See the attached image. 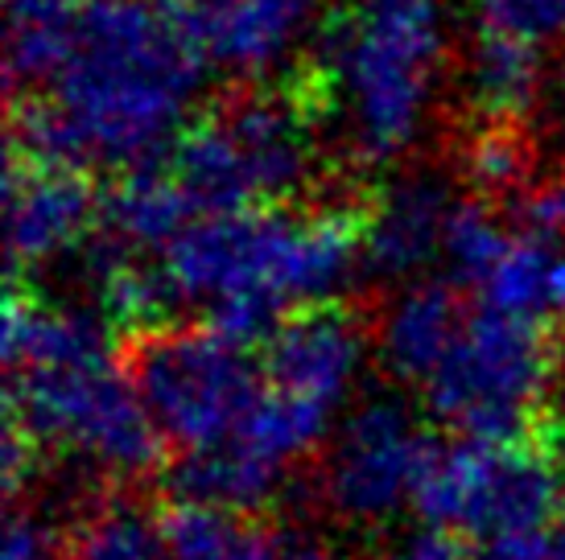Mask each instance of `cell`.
<instances>
[{
  "instance_id": "6da1fadb",
  "label": "cell",
  "mask_w": 565,
  "mask_h": 560,
  "mask_svg": "<svg viewBox=\"0 0 565 560\" xmlns=\"http://www.w3.org/2000/svg\"><path fill=\"white\" fill-rule=\"evenodd\" d=\"M203 75L206 58L158 0H92L79 50L46 99L83 173L87 165L125 173L178 144Z\"/></svg>"
},
{
  "instance_id": "7a4b0ae2",
  "label": "cell",
  "mask_w": 565,
  "mask_h": 560,
  "mask_svg": "<svg viewBox=\"0 0 565 560\" xmlns=\"http://www.w3.org/2000/svg\"><path fill=\"white\" fill-rule=\"evenodd\" d=\"M450 46V0H347L322 25L306 104H339L360 165L413 149Z\"/></svg>"
},
{
  "instance_id": "3957f363",
  "label": "cell",
  "mask_w": 565,
  "mask_h": 560,
  "mask_svg": "<svg viewBox=\"0 0 565 560\" xmlns=\"http://www.w3.org/2000/svg\"><path fill=\"white\" fill-rule=\"evenodd\" d=\"M553 371L557 346L550 326L479 305L467 313L455 351L422 391L429 412L458 429V437L483 445H524L550 437L536 417L553 388Z\"/></svg>"
},
{
  "instance_id": "277c9868",
  "label": "cell",
  "mask_w": 565,
  "mask_h": 560,
  "mask_svg": "<svg viewBox=\"0 0 565 560\" xmlns=\"http://www.w3.org/2000/svg\"><path fill=\"white\" fill-rule=\"evenodd\" d=\"M125 371L141 391L166 445L178 453L227 445L268 391L265 363L206 326H161L132 334Z\"/></svg>"
},
{
  "instance_id": "5b68a950",
  "label": "cell",
  "mask_w": 565,
  "mask_h": 560,
  "mask_svg": "<svg viewBox=\"0 0 565 560\" xmlns=\"http://www.w3.org/2000/svg\"><path fill=\"white\" fill-rule=\"evenodd\" d=\"M9 420L30 433L38 450H63L116 478L153 474L166 450L137 384L111 358L9 375Z\"/></svg>"
},
{
  "instance_id": "8992f818",
  "label": "cell",
  "mask_w": 565,
  "mask_h": 560,
  "mask_svg": "<svg viewBox=\"0 0 565 560\" xmlns=\"http://www.w3.org/2000/svg\"><path fill=\"white\" fill-rule=\"evenodd\" d=\"M429 433L396 396H367L339 424L322 470V495L351 524H380L408 507Z\"/></svg>"
},
{
  "instance_id": "52a82bcc",
  "label": "cell",
  "mask_w": 565,
  "mask_h": 560,
  "mask_svg": "<svg viewBox=\"0 0 565 560\" xmlns=\"http://www.w3.org/2000/svg\"><path fill=\"white\" fill-rule=\"evenodd\" d=\"M294 227H298V215H285L273 206L239 211V215H203L166 248L161 268L182 301L215 305L223 297L248 293V289L281 297V272L294 244Z\"/></svg>"
},
{
  "instance_id": "ba28073f",
  "label": "cell",
  "mask_w": 565,
  "mask_h": 560,
  "mask_svg": "<svg viewBox=\"0 0 565 560\" xmlns=\"http://www.w3.org/2000/svg\"><path fill=\"white\" fill-rule=\"evenodd\" d=\"M99 198L83 170H50L9 161L4 177V235L13 277L46 268L79 251L99 231Z\"/></svg>"
},
{
  "instance_id": "9c48e42d",
  "label": "cell",
  "mask_w": 565,
  "mask_h": 560,
  "mask_svg": "<svg viewBox=\"0 0 565 560\" xmlns=\"http://www.w3.org/2000/svg\"><path fill=\"white\" fill-rule=\"evenodd\" d=\"M186 42L239 78H260L298 46L318 0H158Z\"/></svg>"
},
{
  "instance_id": "30bf717a",
  "label": "cell",
  "mask_w": 565,
  "mask_h": 560,
  "mask_svg": "<svg viewBox=\"0 0 565 560\" xmlns=\"http://www.w3.org/2000/svg\"><path fill=\"white\" fill-rule=\"evenodd\" d=\"M367 334L343 305H310L285 317L265 346V379L273 391L339 412L363 367Z\"/></svg>"
},
{
  "instance_id": "8fae6325",
  "label": "cell",
  "mask_w": 565,
  "mask_h": 560,
  "mask_svg": "<svg viewBox=\"0 0 565 560\" xmlns=\"http://www.w3.org/2000/svg\"><path fill=\"white\" fill-rule=\"evenodd\" d=\"M455 206L438 173H401L363 211V272L376 280H413L441 251Z\"/></svg>"
},
{
  "instance_id": "7c38bea8",
  "label": "cell",
  "mask_w": 565,
  "mask_h": 560,
  "mask_svg": "<svg viewBox=\"0 0 565 560\" xmlns=\"http://www.w3.org/2000/svg\"><path fill=\"white\" fill-rule=\"evenodd\" d=\"M467 313L471 310H462L455 280H413L380 322L384 367L396 379L425 388L446 363V355L455 351L458 334L467 326Z\"/></svg>"
},
{
  "instance_id": "4fadbf2b",
  "label": "cell",
  "mask_w": 565,
  "mask_h": 560,
  "mask_svg": "<svg viewBox=\"0 0 565 560\" xmlns=\"http://www.w3.org/2000/svg\"><path fill=\"white\" fill-rule=\"evenodd\" d=\"M104 358H111L104 313L46 305L13 284V293L4 301V367L9 375L63 371V367H87V363H104Z\"/></svg>"
},
{
  "instance_id": "5bb4252c",
  "label": "cell",
  "mask_w": 565,
  "mask_h": 560,
  "mask_svg": "<svg viewBox=\"0 0 565 560\" xmlns=\"http://www.w3.org/2000/svg\"><path fill=\"white\" fill-rule=\"evenodd\" d=\"M79 0H9L4 30V83L9 104L50 91L75 58L83 37Z\"/></svg>"
},
{
  "instance_id": "9a60e30c",
  "label": "cell",
  "mask_w": 565,
  "mask_h": 560,
  "mask_svg": "<svg viewBox=\"0 0 565 560\" xmlns=\"http://www.w3.org/2000/svg\"><path fill=\"white\" fill-rule=\"evenodd\" d=\"M194 215L199 211L166 161L116 173L108 194L99 198V231L125 251H166L194 223Z\"/></svg>"
},
{
  "instance_id": "2e32d148",
  "label": "cell",
  "mask_w": 565,
  "mask_h": 560,
  "mask_svg": "<svg viewBox=\"0 0 565 560\" xmlns=\"http://www.w3.org/2000/svg\"><path fill=\"white\" fill-rule=\"evenodd\" d=\"M545 78L550 71L536 46L475 30L462 58V95L483 125H520L529 111L541 108Z\"/></svg>"
},
{
  "instance_id": "e0dca14e",
  "label": "cell",
  "mask_w": 565,
  "mask_h": 560,
  "mask_svg": "<svg viewBox=\"0 0 565 560\" xmlns=\"http://www.w3.org/2000/svg\"><path fill=\"white\" fill-rule=\"evenodd\" d=\"M281 470L256 462L248 450L227 441L220 450L178 453V462L166 470L173 503H203V507H227V511H252L281 491Z\"/></svg>"
},
{
  "instance_id": "ac0fdd59",
  "label": "cell",
  "mask_w": 565,
  "mask_h": 560,
  "mask_svg": "<svg viewBox=\"0 0 565 560\" xmlns=\"http://www.w3.org/2000/svg\"><path fill=\"white\" fill-rule=\"evenodd\" d=\"M479 305L536 326L565 317V244L516 235L500 268L479 289Z\"/></svg>"
},
{
  "instance_id": "d6986e66",
  "label": "cell",
  "mask_w": 565,
  "mask_h": 560,
  "mask_svg": "<svg viewBox=\"0 0 565 560\" xmlns=\"http://www.w3.org/2000/svg\"><path fill=\"white\" fill-rule=\"evenodd\" d=\"M63 560H173L166 515L128 495L95 498L66 536Z\"/></svg>"
},
{
  "instance_id": "ffe728a7",
  "label": "cell",
  "mask_w": 565,
  "mask_h": 560,
  "mask_svg": "<svg viewBox=\"0 0 565 560\" xmlns=\"http://www.w3.org/2000/svg\"><path fill=\"white\" fill-rule=\"evenodd\" d=\"M173 560H285L281 536L248 511L173 503L166 511Z\"/></svg>"
},
{
  "instance_id": "44dd1931",
  "label": "cell",
  "mask_w": 565,
  "mask_h": 560,
  "mask_svg": "<svg viewBox=\"0 0 565 560\" xmlns=\"http://www.w3.org/2000/svg\"><path fill=\"white\" fill-rule=\"evenodd\" d=\"M330 420H334V412H327V408L306 405V400H294L285 391L268 388L232 441L239 450H248L256 462L285 474L330 433Z\"/></svg>"
},
{
  "instance_id": "7402d4cb",
  "label": "cell",
  "mask_w": 565,
  "mask_h": 560,
  "mask_svg": "<svg viewBox=\"0 0 565 560\" xmlns=\"http://www.w3.org/2000/svg\"><path fill=\"white\" fill-rule=\"evenodd\" d=\"M512 248V235L503 231L500 215L479 198H467L450 211L441 256L450 265V277L458 289H483L487 277L500 268V260Z\"/></svg>"
},
{
  "instance_id": "603a6c76",
  "label": "cell",
  "mask_w": 565,
  "mask_h": 560,
  "mask_svg": "<svg viewBox=\"0 0 565 560\" xmlns=\"http://www.w3.org/2000/svg\"><path fill=\"white\" fill-rule=\"evenodd\" d=\"M462 173L487 198H520L533 186V149L516 125H479L462 149Z\"/></svg>"
},
{
  "instance_id": "cb8c5ba5",
  "label": "cell",
  "mask_w": 565,
  "mask_h": 560,
  "mask_svg": "<svg viewBox=\"0 0 565 560\" xmlns=\"http://www.w3.org/2000/svg\"><path fill=\"white\" fill-rule=\"evenodd\" d=\"M475 30L541 50L565 37V0H475Z\"/></svg>"
},
{
  "instance_id": "d4e9b609",
  "label": "cell",
  "mask_w": 565,
  "mask_h": 560,
  "mask_svg": "<svg viewBox=\"0 0 565 560\" xmlns=\"http://www.w3.org/2000/svg\"><path fill=\"white\" fill-rule=\"evenodd\" d=\"M512 218L524 239L565 244V173L533 182L520 198H512Z\"/></svg>"
},
{
  "instance_id": "484cf974",
  "label": "cell",
  "mask_w": 565,
  "mask_h": 560,
  "mask_svg": "<svg viewBox=\"0 0 565 560\" xmlns=\"http://www.w3.org/2000/svg\"><path fill=\"white\" fill-rule=\"evenodd\" d=\"M0 560H63V548L46 519H38L33 511H13L9 528H4Z\"/></svg>"
},
{
  "instance_id": "4316f807",
  "label": "cell",
  "mask_w": 565,
  "mask_h": 560,
  "mask_svg": "<svg viewBox=\"0 0 565 560\" xmlns=\"http://www.w3.org/2000/svg\"><path fill=\"white\" fill-rule=\"evenodd\" d=\"M471 560H553L550 531H500L479 540Z\"/></svg>"
},
{
  "instance_id": "83f0119b",
  "label": "cell",
  "mask_w": 565,
  "mask_h": 560,
  "mask_svg": "<svg viewBox=\"0 0 565 560\" xmlns=\"http://www.w3.org/2000/svg\"><path fill=\"white\" fill-rule=\"evenodd\" d=\"M38 470V445L30 441L25 429H17L13 420H4V445H0V474H4V491L17 498L25 491V483Z\"/></svg>"
},
{
  "instance_id": "f1b7e54d",
  "label": "cell",
  "mask_w": 565,
  "mask_h": 560,
  "mask_svg": "<svg viewBox=\"0 0 565 560\" xmlns=\"http://www.w3.org/2000/svg\"><path fill=\"white\" fill-rule=\"evenodd\" d=\"M541 120L553 137H565V58L550 71L545 78V95H541Z\"/></svg>"
},
{
  "instance_id": "f546056e",
  "label": "cell",
  "mask_w": 565,
  "mask_h": 560,
  "mask_svg": "<svg viewBox=\"0 0 565 560\" xmlns=\"http://www.w3.org/2000/svg\"><path fill=\"white\" fill-rule=\"evenodd\" d=\"M553 412L565 424V346H557V371H553Z\"/></svg>"
},
{
  "instance_id": "4dcf8cb0",
  "label": "cell",
  "mask_w": 565,
  "mask_h": 560,
  "mask_svg": "<svg viewBox=\"0 0 565 560\" xmlns=\"http://www.w3.org/2000/svg\"><path fill=\"white\" fill-rule=\"evenodd\" d=\"M285 560H334V557L318 545H298V548H285Z\"/></svg>"
},
{
  "instance_id": "1f68e13d",
  "label": "cell",
  "mask_w": 565,
  "mask_h": 560,
  "mask_svg": "<svg viewBox=\"0 0 565 560\" xmlns=\"http://www.w3.org/2000/svg\"><path fill=\"white\" fill-rule=\"evenodd\" d=\"M553 560H565V524L562 531H553Z\"/></svg>"
},
{
  "instance_id": "d6a6232c",
  "label": "cell",
  "mask_w": 565,
  "mask_h": 560,
  "mask_svg": "<svg viewBox=\"0 0 565 560\" xmlns=\"http://www.w3.org/2000/svg\"><path fill=\"white\" fill-rule=\"evenodd\" d=\"M562 466H565V462H562Z\"/></svg>"
}]
</instances>
